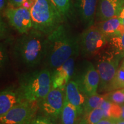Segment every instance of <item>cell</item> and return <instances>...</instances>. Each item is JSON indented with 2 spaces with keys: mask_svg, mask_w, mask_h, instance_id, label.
Masks as SVG:
<instances>
[{
  "mask_svg": "<svg viewBox=\"0 0 124 124\" xmlns=\"http://www.w3.org/2000/svg\"><path fill=\"white\" fill-rule=\"evenodd\" d=\"M79 52L78 37L64 24L46 37L44 59L51 69L61 66L71 57L77 56Z\"/></svg>",
  "mask_w": 124,
  "mask_h": 124,
  "instance_id": "obj_1",
  "label": "cell"
},
{
  "mask_svg": "<svg viewBox=\"0 0 124 124\" xmlns=\"http://www.w3.org/2000/svg\"><path fill=\"white\" fill-rule=\"evenodd\" d=\"M76 57H71L63 64L53 70L52 72H51L52 87L65 90L67 85L75 73Z\"/></svg>",
  "mask_w": 124,
  "mask_h": 124,
  "instance_id": "obj_11",
  "label": "cell"
},
{
  "mask_svg": "<svg viewBox=\"0 0 124 124\" xmlns=\"http://www.w3.org/2000/svg\"><path fill=\"white\" fill-rule=\"evenodd\" d=\"M22 97L20 95L17 87H13L6 88L1 91L0 94V117H2L11 108L22 102Z\"/></svg>",
  "mask_w": 124,
  "mask_h": 124,
  "instance_id": "obj_15",
  "label": "cell"
},
{
  "mask_svg": "<svg viewBox=\"0 0 124 124\" xmlns=\"http://www.w3.org/2000/svg\"><path fill=\"white\" fill-rule=\"evenodd\" d=\"M98 0H74V6L85 29L94 25Z\"/></svg>",
  "mask_w": 124,
  "mask_h": 124,
  "instance_id": "obj_12",
  "label": "cell"
},
{
  "mask_svg": "<svg viewBox=\"0 0 124 124\" xmlns=\"http://www.w3.org/2000/svg\"><path fill=\"white\" fill-rule=\"evenodd\" d=\"M8 1L9 7L18 8L22 7L23 4L27 0H8Z\"/></svg>",
  "mask_w": 124,
  "mask_h": 124,
  "instance_id": "obj_28",
  "label": "cell"
},
{
  "mask_svg": "<svg viewBox=\"0 0 124 124\" xmlns=\"http://www.w3.org/2000/svg\"><path fill=\"white\" fill-rule=\"evenodd\" d=\"M117 120H114L111 124H117Z\"/></svg>",
  "mask_w": 124,
  "mask_h": 124,
  "instance_id": "obj_35",
  "label": "cell"
},
{
  "mask_svg": "<svg viewBox=\"0 0 124 124\" xmlns=\"http://www.w3.org/2000/svg\"><path fill=\"white\" fill-rule=\"evenodd\" d=\"M114 119L112 118H103L97 124H111Z\"/></svg>",
  "mask_w": 124,
  "mask_h": 124,
  "instance_id": "obj_31",
  "label": "cell"
},
{
  "mask_svg": "<svg viewBox=\"0 0 124 124\" xmlns=\"http://www.w3.org/2000/svg\"><path fill=\"white\" fill-rule=\"evenodd\" d=\"M46 37L32 28L17 39L12 52L16 59L29 67H33L42 61L46 54Z\"/></svg>",
  "mask_w": 124,
  "mask_h": 124,
  "instance_id": "obj_2",
  "label": "cell"
},
{
  "mask_svg": "<svg viewBox=\"0 0 124 124\" xmlns=\"http://www.w3.org/2000/svg\"><path fill=\"white\" fill-rule=\"evenodd\" d=\"M8 7H9L8 0H0V11L1 14H2V12L4 13V12Z\"/></svg>",
  "mask_w": 124,
  "mask_h": 124,
  "instance_id": "obj_30",
  "label": "cell"
},
{
  "mask_svg": "<svg viewBox=\"0 0 124 124\" xmlns=\"http://www.w3.org/2000/svg\"><path fill=\"white\" fill-rule=\"evenodd\" d=\"M63 17L64 21H73L75 16V9L71 0H50Z\"/></svg>",
  "mask_w": 124,
  "mask_h": 124,
  "instance_id": "obj_18",
  "label": "cell"
},
{
  "mask_svg": "<svg viewBox=\"0 0 124 124\" xmlns=\"http://www.w3.org/2000/svg\"><path fill=\"white\" fill-rule=\"evenodd\" d=\"M31 124H54L53 121L46 116L35 117Z\"/></svg>",
  "mask_w": 124,
  "mask_h": 124,
  "instance_id": "obj_25",
  "label": "cell"
},
{
  "mask_svg": "<svg viewBox=\"0 0 124 124\" xmlns=\"http://www.w3.org/2000/svg\"><path fill=\"white\" fill-rule=\"evenodd\" d=\"M7 54L4 45L1 44V67H3L7 62Z\"/></svg>",
  "mask_w": 124,
  "mask_h": 124,
  "instance_id": "obj_27",
  "label": "cell"
},
{
  "mask_svg": "<svg viewBox=\"0 0 124 124\" xmlns=\"http://www.w3.org/2000/svg\"><path fill=\"white\" fill-rule=\"evenodd\" d=\"M117 124H124V120L119 119L117 120Z\"/></svg>",
  "mask_w": 124,
  "mask_h": 124,
  "instance_id": "obj_34",
  "label": "cell"
},
{
  "mask_svg": "<svg viewBox=\"0 0 124 124\" xmlns=\"http://www.w3.org/2000/svg\"><path fill=\"white\" fill-rule=\"evenodd\" d=\"M1 124H4V123H2V122H1Z\"/></svg>",
  "mask_w": 124,
  "mask_h": 124,
  "instance_id": "obj_36",
  "label": "cell"
},
{
  "mask_svg": "<svg viewBox=\"0 0 124 124\" xmlns=\"http://www.w3.org/2000/svg\"><path fill=\"white\" fill-rule=\"evenodd\" d=\"M121 119L124 120V104L121 105Z\"/></svg>",
  "mask_w": 124,
  "mask_h": 124,
  "instance_id": "obj_33",
  "label": "cell"
},
{
  "mask_svg": "<svg viewBox=\"0 0 124 124\" xmlns=\"http://www.w3.org/2000/svg\"><path fill=\"white\" fill-rule=\"evenodd\" d=\"M98 55L97 70L100 78L98 89L101 92L106 93L110 91L111 83L123 58L110 48L103 50Z\"/></svg>",
  "mask_w": 124,
  "mask_h": 124,
  "instance_id": "obj_5",
  "label": "cell"
},
{
  "mask_svg": "<svg viewBox=\"0 0 124 124\" xmlns=\"http://www.w3.org/2000/svg\"><path fill=\"white\" fill-rule=\"evenodd\" d=\"M109 48L124 58V32L121 35L108 39Z\"/></svg>",
  "mask_w": 124,
  "mask_h": 124,
  "instance_id": "obj_22",
  "label": "cell"
},
{
  "mask_svg": "<svg viewBox=\"0 0 124 124\" xmlns=\"http://www.w3.org/2000/svg\"><path fill=\"white\" fill-rule=\"evenodd\" d=\"M3 13L9 24L21 35L33 28L31 11L25 8L8 7Z\"/></svg>",
  "mask_w": 124,
  "mask_h": 124,
  "instance_id": "obj_10",
  "label": "cell"
},
{
  "mask_svg": "<svg viewBox=\"0 0 124 124\" xmlns=\"http://www.w3.org/2000/svg\"><path fill=\"white\" fill-rule=\"evenodd\" d=\"M36 0H27L24 4H23L22 7L25 8L29 10H31V8L33 7L34 4H35Z\"/></svg>",
  "mask_w": 124,
  "mask_h": 124,
  "instance_id": "obj_29",
  "label": "cell"
},
{
  "mask_svg": "<svg viewBox=\"0 0 124 124\" xmlns=\"http://www.w3.org/2000/svg\"><path fill=\"white\" fill-rule=\"evenodd\" d=\"M124 89V58L120 63L116 77L111 83L110 91Z\"/></svg>",
  "mask_w": 124,
  "mask_h": 124,
  "instance_id": "obj_23",
  "label": "cell"
},
{
  "mask_svg": "<svg viewBox=\"0 0 124 124\" xmlns=\"http://www.w3.org/2000/svg\"><path fill=\"white\" fill-rule=\"evenodd\" d=\"M33 29L48 36L64 22L50 0H36L30 10Z\"/></svg>",
  "mask_w": 124,
  "mask_h": 124,
  "instance_id": "obj_4",
  "label": "cell"
},
{
  "mask_svg": "<svg viewBox=\"0 0 124 124\" xmlns=\"http://www.w3.org/2000/svg\"><path fill=\"white\" fill-rule=\"evenodd\" d=\"M51 71L44 69L20 74L17 89L23 100L40 101L52 88Z\"/></svg>",
  "mask_w": 124,
  "mask_h": 124,
  "instance_id": "obj_3",
  "label": "cell"
},
{
  "mask_svg": "<svg viewBox=\"0 0 124 124\" xmlns=\"http://www.w3.org/2000/svg\"><path fill=\"white\" fill-rule=\"evenodd\" d=\"M65 90L51 88L45 97L39 101V108L44 116L52 121L60 117L64 105Z\"/></svg>",
  "mask_w": 124,
  "mask_h": 124,
  "instance_id": "obj_9",
  "label": "cell"
},
{
  "mask_svg": "<svg viewBox=\"0 0 124 124\" xmlns=\"http://www.w3.org/2000/svg\"><path fill=\"white\" fill-rule=\"evenodd\" d=\"M106 100L118 105L124 103V89L113 90L105 94Z\"/></svg>",
  "mask_w": 124,
  "mask_h": 124,
  "instance_id": "obj_24",
  "label": "cell"
},
{
  "mask_svg": "<svg viewBox=\"0 0 124 124\" xmlns=\"http://www.w3.org/2000/svg\"><path fill=\"white\" fill-rule=\"evenodd\" d=\"M96 25L108 39L116 36L120 35L124 32V26L121 24L119 16L101 21Z\"/></svg>",
  "mask_w": 124,
  "mask_h": 124,
  "instance_id": "obj_16",
  "label": "cell"
},
{
  "mask_svg": "<svg viewBox=\"0 0 124 124\" xmlns=\"http://www.w3.org/2000/svg\"><path fill=\"white\" fill-rule=\"evenodd\" d=\"M124 7V0H99L96 20L98 22L119 16Z\"/></svg>",
  "mask_w": 124,
  "mask_h": 124,
  "instance_id": "obj_13",
  "label": "cell"
},
{
  "mask_svg": "<svg viewBox=\"0 0 124 124\" xmlns=\"http://www.w3.org/2000/svg\"><path fill=\"white\" fill-rule=\"evenodd\" d=\"M39 108V101L24 100L0 117L1 122L6 124H31L35 118Z\"/></svg>",
  "mask_w": 124,
  "mask_h": 124,
  "instance_id": "obj_8",
  "label": "cell"
},
{
  "mask_svg": "<svg viewBox=\"0 0 124 124\" xmlns=\"http://www.w3.org/2000/svg\"><path fill=\"white\" fill-rule=\"evenodd\" d=\"M7 25L3 21L2 17H1V39H7L8 36V33Z\"/></svg>",
  "mask_w": 124,
  "mask_h": 124,
  "instance_id": "obj_26",
  "label": "cell"
},
{
  "mask_svg": "<svg viewBox=\"0 0 124 124\" xmlns=\"http://www.w3.org/2000/svg\"><path fill=\"white\" fill-rule=\"evenodd\" d=\"M79 51L85 58L98 55L108 44V38L96 25L86 28L78 36Z\"/></svg>",
  "mask_w": 124,
  "mask_h": 124,
  "instance_id": "obj_6",
  "label": "cell"
},
{
  "mask_svg": "<svg viewBox=\"0 0 124 124\" xmlns=\"http://www.w3.org/2000/svg\"><path fill=\"white\" fill-rule=\"evenodd\" d=\"M82 116L77 108L70 103L64 96V105L60 115L61 124H78Z\"/></svg>",
  "mask_w": 124,
  "mask_h": 124,
  "instance_id": "obj_17",
  "label": "cell"
},
{
  "mask_svg": "<svg viewBox=\"0 0 124 124\" xmlns=\"http://www.w3.org/2000/svg\"><path fill=\"white\" fill-rule=\"evenodd\" d=\"M121 21V24L124 26V7L122 9L121 12L120 16H119Z\"/></svg>",
  "mask_w": 124,
  "mask_h": 124,
  "instance_id": "obj_32",
  "label": "cell"
},
{
  "mask_svg": "<svg viewBox=\"0 0 124 124\" xmlns=\"http://www.w3.org/2000/svg\"><path fill=\"white\" fill-rule=\"evenodd\" d=\"M103 118L104 115L102 108H97L89 113H84L78 124H97Z\"/></svg>",
  "mask_w": 124,
  "mask_h": 124,
  "instance_id": "obj_20",
  "label": "cell"
},
{
  "mask_svg": "<svg viewBox=\"0 0 124 124\" xmlns=\"http://www.w3.org/2000/svg\"><path fill=\"white\" fill-rule=\"evenodd\" d=\"M65 97L70 103L77 108L80 114L83 115L87 97L82 93L74 79H71L67 85L65 89Z\"/></svg>",
  "mask_w": 124,
  "mask_h": 124,
  "instance_id": "obj_14",
  "label": "cell"
},
{
  "mask_svg": "<svg viewBox=\"0 0 124 124\" xmlns=\"http://www.w3.org/2000/svg\"><path fill=\"white\" fill-rule=\"evenodd\" d=\"M73 79L77 82L80 90L87 97L97 94L100 78L97 68L91 62L83 61L75 71Z\"/></svg>",
  "mask_w": 124,
  "mask_h": 124,
  "instance_id": "obj_7",
  "label": "cell"
},
{
  "mask_svg": "<svg viewBox=\"0 0 124 124\" xmlns=\"http://www.w3.org/2000/svg\"><path fill=\"white\" fill-rule=\"evenodd\" d=\"M105 100H106V98H105V94H99L97 93L90 97H88L85 105L83 114L89 113L95 108H100L102 102Z\"/></svg>",
  "mask_w": 124,
  "mask_h": 124,
  "instance_id": "obj_21",
  "label": "cell"
},
{
  "mask_svg": "<svg viewBox=\"0 0 124 124\" xmlns=\"http://www.w3.org/2000/svg\"><path fill=\"white\" fill-rule=\"evenodd\" d=\"M103 111L104 118L119 120L121 117V105L113 103L108 100L102 102L100 107Z\"/></svg>",
  "mask_w": 124,
  "mask_h": 124,
  "instance_id": "obj_19",
  "label": "cell"
}]
</instances>
